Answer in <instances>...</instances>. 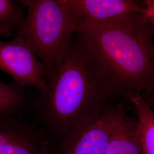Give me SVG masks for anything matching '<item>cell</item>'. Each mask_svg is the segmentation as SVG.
<instances>
[{
    "instance_id": "6da1fadb",
    "label": "cell",
    "mask_w": 154,
    "mask_h": 154,
    "mask_svg": "<svg viewBox=\"0 0 154 154\" xmlns=\"http://www.w3.org/2000/svg\"><path fill=\"white\" fill-rule=\"evenodd\" d=\"M33 98V122L48 139L50 154L72 128L111 105L131 100L116 88L105 67L77 33L48 81Z\"/></svg>"
},
{
    "instance_id": "7a4b0ae2",
    "label": "cell",
    "mask_w": 154,
    "mask_h": 154,
    "mask_svg": "<svg viewBox=\"0 0 154 154\" xmlns=\"http://www.w3.org/2000/svg\"><path fill=\"white\" fill-rule=\"evenodd\" d=\"M78 26L77 34L122 95L130 100L138 94L154 95V34L144 13L99 23L78 20Z\"/></svg>"
},
{
    "instance_id": "3957f363",
    "label": "cell",
    "mask_w": 154,
    "mask_h": 154,
    "mask_svg": "<svg viewBox=\"0 0 154 154\" xmlns=\"http://www.w3.org/2000/svg\"><path fill=\"white\" fill-rule=\"evenodd\" d=\"M26 8L14 37L25 41L44 65L47 81L69 49L78 20L61 0L19 1Z\"/></svg>"
},
{
    "instance_id": "277c9868",
    "label": "cell",
    "mask_w": 154,
    "mask_h": 154,
    "mask_svg": "<svg viewBox=\"0 0 154 154\" xmlns=\"http://www.w3.org/2000/svg\"><path fill=\"white\" fill-rule=\"evenodd\" d=\"M129 102L111 105L67 133L53 154H105L116 127L128 114Z\"/></svg>"
},
{
    "instance_id": "5b68a950",
    "label": "cell",
    "mask_w": 154,
    "mask_h": 154,
    "mask_svg": "<svg viewBox=\"0 0 154 154\" xmlns=\"http://www.w3.org/2000/svg\"><path fill=\"white\" fill-rule=\"evenodd\" d=\"M0 70L14 81L38 93L48 89L44 66L31 47L23 39L14 37L11 41L0 40Z\"/></svg>"
},
{
    "instance_id": "8992f818",
    "label": "cell",
    "mask_w": 154,
    "mask_h": 154,
    "mask_svg": "<svg viewBox=\"0 0 154 154\" xmlns=\"http://www.w3.org/2000/svg\"><path fill=\"white\" fill-rule=\"evenodd\" d=\"M0 154H50L49 143L33 122L11 117L0 122Z\"/></svg>"
},
{
    "instance_id": "52a82bcc",
    "label": "cell",
    "mask_w": 154,
    "mask_h": 154,
    "mask_svg": "<svg viewBox=\"0 0 154 154\" xmlns=\"http://www.w3.org/2000/svg\"><path fill=\"white\" fill-rule=\"evenodd\" d=\"M78 20L103 23L132 13H144L142 2L134 0H61Z\"/></svg>"
},
{
    "instance_id": "ba28073f",
    "label": "cell",
    "mask_w": 154,
    "mask_h": 154,
    "mask_svg": "<svg viewBox=\"0 0 154 154\" xmlns=\"http://www.w3.org/2000/svg\"><path fill=\"white\" fill-rule=\"evenodd\" d=\"M28 88L14 81H0V122L11 117L23 116L30 110L33 98Z\"/></svg>"
},
{
    "instance_id": "9c48e42d",
    "label": "cell",
    "mask_w": 154,
    "mask_h": 154,
    "mask_svg": "<svg viewBox=\"0 0 154 154\" xmlns=\"http://www.w3.org/2000/svg\"><path fill=\"white\" fill-rule=\"evenodd\" d=\"M105 154H143L137 132V121L127 114L116 127Z\"/></svg>"
},
{
    "instance_id": "30bf717a",
    "label": "cell",
    "mask_w": 154,
    "mask_h": 154,
    "mask_svg": "<svg viewBox=\"0 0 154 154\" xmlns=\"http://www.w3.org/2000/svg\"><path fill=\"white\" fill-rule=\"evenodd\" d=\"M131 103L137 114V132L143 154H154V112L140 94L132 97Z\"/></svg>"
},
{
    "instance_id": "8fae6325",
    "label": "cell",
    "mask_w": 154,
    "mask_h": 154,
    "mask_svg": "<svg viewBox=\"0 0 154 154\" xmlns=\"http://www.w3.org/2000/svg\"><path fill=\"white\" fill-rule=\"evenodd\" d=\"M23 7L19 1L0 0V26L20 28L25 14Z\"/></svg>"
},
{
    "instance_id": "7c38bea8",
    "label": "cell",
    "mask_w": 154,
    "mask_h": 154,
    "mask_svg": "<svg viewBox=\"0 0 154 154\" xmlns=\"http://www.w3.org/2000/svg\"><path fill=\"white\" fill-rule=\"evenodd\" d=\"M145 8L144 15L152 26L154 34V0H146L142 2Z\"/></svg>"
},
{
    "instance_id": "4fadbf2b",
    "label": "cell",
    "mask_w": 154,
    "mask_h": 154,
    "mask_svg": "<svg viewBox=\"0 0 154 154\" xmlns=\"http://www.w3.org/2000/svg\"><path fill=\"white\" fill-rule=\"evenodd\" d=\"M15 29L12 27H2L0 26V36H7L14 33Z\"/></svg>"
},
{
    "instance_id": "5bb4252c",
    "label": "cell",
    "mask_w": 154,
    "mask_h": 154,
    "mask_svg": "<svg viewBox=\"0 0 154 154\" xmlns=\"http://www.w3.org/2000/svg\"><path fill=\"white\" fill-rule=\"evenodd\" d=\"M142 96L143 97V98L147 101L149 106L154 112V95H142Z\"/></svg>"
},
{
    "instance_id": "9a60e30c",
    "label": "cell",
    "mask_w": 154,
    "mask_h": 154,
    "mask_svg": "<svg viewBox=\"0 0 154 154\" xmlns=\"http://www.w3.org/2000/svg\"></svg>"
}]
</instances>
